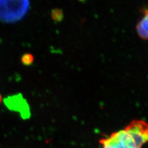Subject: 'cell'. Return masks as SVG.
<instances>
[{"instance_id": "obj_1", "label": "cell", "mask_w": 148, "mask_h": 148, "mask_svg": "<svg viewBox=\"0 0 148 148\" xmlns=\"http://www.w3.org/2000/svg\"><path fill=\"white\" fill-rule=\"evenodd\" d=\"M29 8V0H0V21L5 23L20 21Z\"/></svg>"}, {"instance_id": "obj_8", "label": "cell", "mask_w": 148, "mask_h": 148, "mask_svg": "<svg viewBox=\"0 0 148 148\" xmlns=\"http://www.w3.org/2000/svg\"><path fill=\"white\" fill-rule=\"evenodd\" d=\"M2 100H3V98H2V96H1V94H0V104H1V102H2Z\"/></svg>"}, {"instance_id": "obj_2", "label": "cell", "mask_w": 148, "mask_h": 148, "mask_svg": "<svg viewBox=\"0 0 148 148\" xmlns=\"http://www.w3.org/2000/svg\"><path fill=\"white\" fill-rule=\"evenodd\" d=\"M100 143L103 148H138L133 136L125 129L112 133Z\"/></svg>"}, {"instance_id": "obj_5", "label": "cell", "mask_w": 148, "mask_h": 148, "mask_svg": "<svg viewBox=\"0 0 148 148\" xmlns=\"http://www.w3.org/2000/svg\"><path fill=\"white\" fill-rule=\"evenodd\" d=\"M144 16L138 22L136 27L137 34L140 38L148 40V9L143 11Z\"/></svg>"}, {"instance_id": "obj_6", "label": "cell", "mask_w": 148, "mask_h": 148, "mask_svg": "<svg viewBox=\"0 0 148 148\" xmlns=\"http://www.w3.org/2000/svg\"><path fill=\"white\" fill-rule=\"evenodd\" d=\"M51 17L56 22H60L64 19V12L62 9L56 8L52 10L51 12Z\"/></svg>"}, {"instance_id": "obj_3", "label": "cell", "mask_w": 148, "mask_h": 148, "mask_svg": "<svg viewBox=\"0 0 148 148\" xmlns=\"http://www.w3.org/2000/svg\"><path fill=\"white\" fill-rule=\"evenodd\" d=\"M133 136L138 148L148 143V123L143 120H134L125 128Z\"/></svg>"}, {"instance_id": "obj_7", "label": "cell", "mask_w": 148, "mask_h": 148, "mask_svg": "<svg viewBox=\"0 0 148 148\" xmlns=\"http://www.w3.org/2000/svg\"><path fill=\"white\" fill-rule=\"evenodd\" d=\"M21 62L25 66H29L33 64L34 61V56L30 53H25L21 57Z\"/></svg>"}, {"instance_id": "obj_4", "label": "cell", "mask_w": 148, "mask_h": 148, "mask_svg": "<svg viewBox=\"0 0 148 148\" xmlns=\"http://www.w3.org/2000/svg\"><path fill=\"white\" fill-rule=\"evenodd\" d=\"M4 103L9 110L20 113L22 119H27L30 117V106L21 94L8 96L4 99Z\"/></svg>"}]
</instances>
